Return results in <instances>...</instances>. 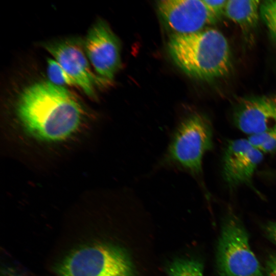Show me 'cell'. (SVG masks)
Listing matches in <instances>:
<instances>
[{
    "label": "cell",
    "instance_id": "cell-18",
    "mask_svg": "<svg viewBox=\"0 0 276 276\" xmlns=\"http://www.w3.org/2000/svg\"><path fill=\"white\" fill-rule=\"evenodd\" d=\"M265 270L267 276H276V255L268 258L266 262Z\"/></svg>",
    "mask_w": 276,
    "mask_h": 276
},
{
    "label": "cell",
    "instance_id": "cell-15",
    "mask_svg": "<svg viewBox=\"0 0 276 276\" xmlns=\"http://www.w3.org/2000/svg\"><path fill=\"white\" fill-rule=\"evenodd\" d=\"M260 15L271 36L276 41V0L262 2L260 4Z\"/></svg>",
    "mask_w": 276,
    "mask_h": 276
},
{
    "label": "cell",
    "instance_id": "cell-3",
    "mask_svg": "<svg viewBox=\"0 0 276 276\" xmlns=\"http://www.w3.org/2000/svg\"><path fill=\"white\" fill-rule=\"evenodd\" d=\"M212 123L204 115L193 112L176 127L160 164L187 172L197 179L202 176V160L213 147Z\"/></svg>",
    "mask_w": 276,
    "mask_h": 276
},
{
    "label": "cell",
    "instance_id": "cell-8",
    "mask_svg": "<svg viewBox=\"0 0 276 276\" xmlns=\"http://www.w3.org/2000/svg\"><path fill=\"white\" fill-rule=\"evenodd\" d=\"M83 42L87 57L97 74L111 82L122 66L118 37L105 21L99 20L90 28Z\"/></svg>",
    "mask_w": 276,
    "mask_h": 276
},
{
    "label": "cell",
    "instance_id": "cell-9",
    "mask_svg": "<svg viewBox=\"0 0 276 276\" xmlns=\"http://www.w3.org/2000/svg\"><path fill=\"white\" fill-rule=\"evenodd\" d=\"M158 13L173 34H189L203 30L218 19L203 0H162L156 2Z\"/></svg>",
    "mask_w": 276,
    "mask_h": 276
},
{
    "label": "cell",
    "instance_id": "cell-4",
    "mask_svg": "<svg viewBox=\"0 0 276 276\" xmlns=\"http://www.w3.org/2000/svg\"><path fill=\"white\" fill-rule=\"evenodd\" d=\"M58 276H136L126 253L119 247L97 243L68 254L57 268Z\"/></svg>",
    "mask_w": 276,
    "mask_h": 276
},
{
    "label": "cell",
    "instance_id": "cell-7",
    "mask_svg": "<svg viewBox=\"0 0 276 276\" xmlns=\"http://www.w3.org/2000/svg\"><path fill=\"white\" fill-rule=\"evenodd\" d=\"M263 159V153L254 147L247 139L227 140L222 153L221 173L228 188L234 191L246 186L256 192L253 176Z\"/></svg>",
    "mask_w": 276,
    "mask_h": 276
},
{
    "label": "cell",
    "instance_id": "cell-14",
    "mask_svg": "<svg viewBox=\"0 0 276 276\" xmlns=\"http://www.w3.org/2000/svg\"><path fill=\"white\" fill-rule=\"evenodd\" d=\"M47 75L51 83L57 86H77L74 80L54 59L47 60Z\"/></svg>",
    "mask_w": 276,
    "mask_h": 276
},
{
    "label": "cell",
    "instance_id": "cell-12",
    "mask_svg": "<svg viewBox=\"0 0 276 276\" xmlns=\"http://www.w3.org/2000/svg\"><path fill=\"white\" fill-rule=\"evenodd\" d=\"M168 273L169 276H203V266L196 260L177 259L169 267Z\"/></svg>",
    "mask_w": 276,
    "mask_h": 276
},
{
    "label": "cell",
    "instance_id": "cell-17",
    "mask_svg": "<svg viewBox=\"0 0 276 276\" xmlns=\"http://www.w3.org/2000/svg\"><path fill=\"white\" fill-rule=\"evenodd\" d=\"M266 236L273 243L276 244V222H269L264 226Z\"/></svg>",
    "mask_w": 276,
    "mask_h": 276
},
{
    "label": "cell",
    "instance_id": "cell-13",
    "mask_svg": "<svg viewBox=\"0 0 276 276\" xmlns=\"http://www.w3.org/2000/svg\"><path fill=\"white\" fill-rule=\"evenodd\" d=\"M247 140L263 154L276 152V127L262 133L249 135Z\"/></svg>",
    "mask_w": 276,
    "mask_h": 276
},
{
    "label": "cell",
    "instance_id": "cell-2",
    "mask_svg": "<svg viewBox=\"0 0 276 276\" xmlns=\"http://www.w3.org/2000/svg\"><path fill=\"white\" fill-rule=\"evenodd\" d=\"M168 49L175 63L196 79L212 80L225 76L231 69L229 44L223 34L216 29L172 34Z\"/></svg>",
    "mask_w": 276,
    "mask_h": 276
},
{
    "label": "cell",
    "instance_id": "cell-11",
    "mask_svg": "<svg viewBox=\"0 0 276 276\" xmlns=\"http://www.w3.org/2000/svg\"><path fill=\"white\" fill-rule=\"evenodd\" d=\"M260 4L257 0H228L224 15L242 29L249 30L258 24Z\"/></svg>",
    "mask_w": 276,
    "mask_h": 276
},
{
    "label": "cell",
    "instance_id": "cell-10",
    "mask_svg": "<svg viewBox=\"0 0 276 276\" xmlns=\"http://www.w3.org/2000/svg\"><path fill=\"white\" fill-rule=\"evenodd\" d=\"M233 119L236 127L248 136L276 127V95L241 99L234 108Z\"/></svg>",
    "mask_w": 276,
    "mask_h": 276
},
{
    "label": "cell",
    "instance_id": "cell-1",
    "mask_svg": "<svg viewBox=\"0 0 276 276\" xmlns=\"http://www.w3.org/2000/svg\"><path fill=\"white\" fill-rule=\"evenodd\" d=\"M83 112L73 93L49 81L26 87L16 104L17 117L26 130L48 142L61 141L73 134L81 122Z\"/></svg>",
    "mask_w": 276,
    "mask_h": 276
},
{
    "label": "cell",
    "instance_id": "cell-16",
    "mask_svg": "<svg viewBox=\"0 0 276 276\" xmlns=\"http://www.w3.org/2000/svg\"><path fill=\"white\" fill-rule=\"evenodd\" d=\"M211 12L218 19L224 14L225 8L227 1L203 0Z\"/></svg>",
    "mask_w": 276,
    "mask_h": 276
},
{
    "label": "cell",
    "instance_id": "cell-5",
    "mask_svg": "<svg viewBox=\"0 0 276 276\" xmlns=\"http://www.w3.org/2000/svg\"><path fill=\"white\" fill-rule=\"evenodd\" d=\"M217 264L221 276H263L261 265L250 247L247 233L233 213L227 215L222 228Z\"/></svg>",
    "mask_w": 276,
    "mask_h": 276
},
{
    "label": "cell",
    "instance_id": "cell-6",
    "mask_svg": "<svg viewBox=\"0 0 276 276\" xmlns=\"http://www.w3.org/2000/svg\"><path fill=\"white\" fill-rule=\"evenodd\" d=\"M43 47L88 96L95 98L96 87L110 82L93 72L80 39H63L45 43Z\"/></svg>",
    "mask_w": 276,
    "mask_h": 276
}]
</instances>
